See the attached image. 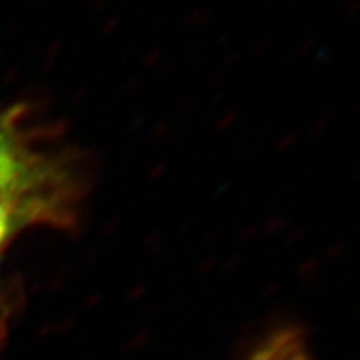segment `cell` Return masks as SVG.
<instances>
[{
  "instance_id": "cell-3",
  "label": "cell",
  "mask_w": 360,
  "mask_h": 360,
  "mask_svg": "<svg viewBox=\"0 0 360 360\" xmlns=\"http://www.w3.org/2000/svg\"><path fill=\"white\" fill-rule=\"evenodd\" d=\"M298 360H307V356H305V353H304V355H302V356H300Z\"/></svg>"
},
{
  "instance_id": "cell-1",
  "label": "cell",
  "mask_w": 360,
  "mask_h": 360,
  "mask_svg": "<svg viewBox=\"0 0 360 360\" xmlns=\"http://www.w3.org/2000/svg\"><path fill=\"white\" fill-rule=\"evenodd\" d=\"M59 180L22 129L0 116V252L26 226L57 217L65 191Z\"/></svg>"
},
{
  "instance_id": "cell-2",
  "label": "cell",
  "mask_w": 360,
  "mask_h": 360,
  "mask_svg": "<svg viewBox=\"0 0 360 360\" xmlns=\"http://www.w3.org/2000/svg\"><path fill=\"white\" fill-rule=\"evenodd\" d=\"M302 355L304 349L300 346L298 338L281 335L272 338L265 347H261L252 360H298Z\"/></svg>"
}]
</instances>
